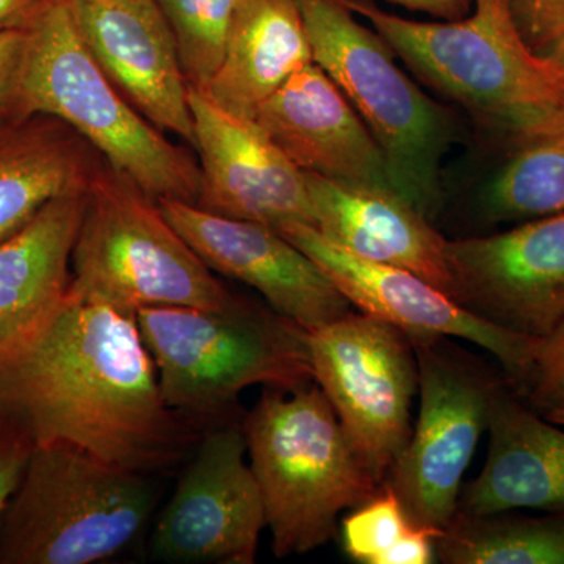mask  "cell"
Here are the masks:
<instances>
[{
  "label": "cell",
  "mask_w": 564,
  "mask_h": 564,
  "mask_svg": "<svg viewBox=\"0 0 564 564\" xmlns=\"http://www.w3.org/2000/svg\"><path fill=\"white\" fill-rule=\"evenodd\" d=\"M511 147L486 185L485 217L525 223L564 214V129L525 137Z\"/></svg>",
  "instance_id": "obj_24"
},
{
  "label": "cell",
  "mask_w": 564,
  "mask_h": 564,
  "mask_svg": "<svg viewBox=\"0 0 564 564\" xmlns=\"http://www.w3.org/2000/svg\"><path fill=\"white\" fill-rule=\"evenodd\" d=\"M280 232L321 267L356 311L391 323L411 340L455 337L478 345L502 364L516 391L524 383L541 337L486 322L419 274L358 258L313 226L299 223Z\"/></svg>",
  "instance_id": "obj_12"
},
{
  "label": "cell",
  "mask_w": 564,
  "mask_h": 564,
  "mask_svg": "<svg viewBox=\"0 0 564 564\" xmlns=\"http://www.w3.org/2000/svg\"><path fill=\"white\" fill-rule=\"evenodd\" d=\"M242 425L278 558L328 544L339 514L380 489L314 381L293 391L265 388Z\"/></svg>",
  "instance_id": "obj_4"
},
{
  "label": "cell",
  "mask_w": 564,
  "mask_h": 564,
  "mask_svg": "<svg viewBox=\"0 0 564 564\" xmlns=\"http://www.w3.org/2000/svg\"><path fill=\"white\" fill-rule=\"evenodd\" d=\"M20 115L62 121L154 202H198V163L111 84L82 41L68 0H47L25 28Z\"/></svg>",
  "instance_id": "obj_3"
},
{
  "label": "cell",
  "mask_w": 564,
  "mask_h": 564,
  "mask_svg": "<svg viewBox=\"0 0 564 564\" xmlns=\"http://www.w3.org/2000/svg\"><path fill=\"white\" fill-rule=\"evenodd\" d=\"M415 13L429 14L440 21H454L473 11L474 0H389Z\"/></svg>",
  "instance_id": "obj_31"
},
{
  "label": "cell",
  "mask_w": 564,
  "mask_h": 564,
  "mask_svg": "<svg viewBox=\"0 0 564 564\" xmlns=\"http://www.w3.org/2000/svg\"><path fill=\"white\" fill-rule=\"evenodd\" d=\"M304 173L315 229L367 261L410 270L451 296L447 242L432 220L397 193Z\"/></svg>",
  "instance_id": "obj_19"
},
{
  "label": "cell",
  "mask_w": 564,
  "mask_h": 564,
  "mask_svg": "<svg viewBox=\"0 0 564 564\" xmlns=\"http://www.w3.org/2000/svg\"><path fill=\"white\" fill-rule=\"evenodd\" d=\"M199 155L196 206L221 217L281 229L315 228L304 173L252 118L223 109L203 88H188Z\"/></svg>",
  "instance_id": "obj_14"
},
{
  "label": "cell",
  "mask_w": 564,
  "mask_h": 564,
  "mask_svg": "<svg viewBox=\"0 0 564 564\" xmlns=\"http://www.w3.org/2000/svg\"><path fill=\"white\" fill-rule=\"evenodd\" d=\"M77 32L111 84L159 131L195 144L176 36L158 0H68Z\"/></svg>",
  "instance_id": "obj_16"
},
{
  "label": "cell",
  "mask_w": 564,
  "mask_h": 564,
  "mask_svg": "<svg viewBox=\"0 0 564 564\" xmlns=\"http://www.w3.org/2000/svg\"><path fill=\"white\" fill-rule=\"evenodd\" d=\"M544 415L547 421L554 422L555 425L564 426V410L551 411V413H545Z\"/></svg>",
  "instance_id": "obj_33"
},
{
  "label": "cell",
  "mask_w": 564,
  "mask_h": 564,
  "mask_svg": "<svg viewBox=\"0 0 564 564\" xmlns=\"http://www.w3.org/2000/svg\"><path fill=\"white\" fill-rule=\"evenodd\" d=\"M413 522L388 484L370 499L352 508L340 524L345 554L361 564H384L386 556L402 540Z\"/></svg>",
  "instance_id": "obj_26"
},
{
  "label": "cell",
  "mask_w": 564,
  "mask_h": 564,
  "mask_svg": "<svg viewBox=\"0 0 564 564\" xmlns=\"http://www.w3.org/2000/svg\"><path fill=\"white\" fill-rule=\"evenodd\" d=\"M243 425L223 423L198 451L155 525L152 551L176 564H252L265 508Z\"/></svg>",
  "instance_id": "obj_11"
},
{
  "label": "cell",
  "mask_w": 564,
  "mask_h": 564,
  "mask_svg": "<svg viewBox=\"0 0 564 564\" xmlns=\"http://www.w3.org/2000/svg\"><path fill=\"white\" fill-rule=\"evenodd\" d=\"M159 207L212 272L256 289L273 311L304 329L350 313V302L321 267L276 229L176 199H162Z\"/></svg>",
  "instance_id": "obj_15"
},
{
  "label": "cell",
  "mask_w": 564,
  "mask_h": 564,
  "mask_svg": "<svg viewBox=\"0 0 564 564\" xmlns=\"http://www.w3.org/2000/svg\"><path fill=\"white\" fill-rule=\"evenodd\" d=\"M423 82L508 141L564 129V70L534 54L508 0H474L454 21L408 20L345 0Z\"/></svg>",
  "instance_id": "obj_2"
},
{
  "label": "cell",
  "mask_w": 564,
  "mask_h": 564,
  "mask_svg": "<svg viewBox=\"0 0 564 564\" xmlns=\"http://www.w3.org/2000/svg\"><path fill=\"white\" fill-rule=\"evenodd\" d=\"M70 270V291L133 313L150 306L226 311L243 302L214 276L159 203L106 162L88 187Z\"/></svg>",
  "instance_id": "obj_8"
},
{
  "label": "cell",
  "mask_w": 564,
  "mask_h": 564,
  "mask_svg": "<svg viewBox=\"0 0 564 564\" xmlns=\"http://www.w3.org/2000/svg\"><path fill=\"white\" fill-rule=\"evenodd\" d=\"M0 352H2V348H0Z\"/></svg>",
  "instance_id": "obj_34"
},
{
  "label": "cell",
  "mask_w": 564,
  "mask_h": 564,
  "mask_svg": "<svg viewBox=\"0 0 564 564\" xmlns=\"http://www.w3.org/2000/svg\"><path fill=\"white\" fill-rule=\"evenodd\" d=\"M35 448L31 437L9 419L0 417V525Z\"/></svg>",
  "instance_id": "obj_29"
},
{
  "label": "cell",
  "mask_w": 564,
  "mask_h": 564,
  "mask_svg": "<svg viewBox=\"0 0 564 564\" xmlns=\"http://www.w3.org/2000/svg\"><path fill=\"white\" fill-rule=\"evenodd\" d=\"M419 364L417 421L384 484L413 524L443 532L458 513L463 478L502 378L451 337L413 340Z\"/></svg>",
  "instance_id": "obj_10"
},
{
  "label": "cell",
  "mask_w": 564,
  "mask_h": 564,
  "mask_svg": "<svg viewBox=\"0 0 564 564\" xmlns=\"http://www.w3.org/2000/svg\"><path fill=\"white\" fill-rule=\"evenodd\" d=\"M313 62L296 0H239L220 66L199 88L223 109L254 118L263 101Z\"/></svg>",
  "instance_id": "obj_21"
},
{
  "label": "cell",
  "mask_w": 564,
  "mask_h": 564,
  "mask_svg": "<svg viewBox=\"0 0 564 564\" xmlns=\"http://www.w3.org/2000/svg\"><path fill=\"white\" fill-rule=\"evenodd\" d=\"M451 296L500 328L545 337L564 321V214L447 242Z\"/></svg>",
  "instance_id": "obj_13"
},
{
  "label": "cell",
  "mask_w": 564,
  "mask_h": 564,
  "mask_svg": "<svg viewBox=\"0 0 564 564\" xmlns=\"http://www.w3.org/2000/svg\"><path fill=\"white\" fill-rule=\"evenodd\" d=\"M47 0H0V32L25 29Z\"/></svg>",
  "instance_id": "obj_32"
},
{
  "label": "cell",
  "mask_w": 564,
  "mask_h": 564,
  "mask_svg": "<svg viewBox=\"0 0 564 564\" xmlns=\"http://www.w3.org/2000/svg\"><path fill=\"white\" fill-rule=\"evenodd\" d=\"M25 29L0 32V128L21 120L20 77Z\"/></svg>",
  "instance_id": "obj_30"
},
{
  "label": "cell",
  "mask_w": 564,
  "mask_h": 564,
  "mask_svg": "<svg viewBox=\"0 0 564 564\" xmlns=\"http://www.w3.org/2000/svg\"><path fill=\"white\" fill-rule=\"evenodd\" d=\"M176 36L188 84L204 87L220 66L239 0H158Z\"/></svg>",
  "instance_id": "obj_25"
},
{
  "label": "cell",
  "mask_w": 564,
  "mask_h": 564,
  "mask_svg": "<svg viewBox=\"0 0 564 564\" xmlns=\"http://www.w3.org/2000/svg\"><path fill=\"white\" fill-rule=\"evenodd\" d=\"M534 54L564 70V0H508Z\"/></svg>",
  "instance_id": "obj_28"
},
{
  "label": "cell",
  "mask_w": 564,
  "mask_h": 564,
  "mask_svg": "<svg viewBox=\"0 0 564 564\" xmlns=\"http://www.w3.org/2000/svg\"><path fill=\"white\" fill-rule=\"evenodd\" d=\"M90 144L51 117L0 128V240L20 231L46 204L88 191L101 162Z\"/></svg>",
  "instance_id": "obj_22"
},
{
  "label": "cell",
  "mask_w": 564,
  "mask_h": 564,
  "mask_svg": "<svg viewBox=\"0 0 564 564\" xmlns=\"http://www.w3.org/2000/svg\"><path fill=\"white\" fill-rule=\"evenodd\" d=\"M87 192L54 199L20 231L0 240L2 350L28 337L68 295Z\"/></svg>",
  "instance_id": "obj_20"
},
{
  "label": "cell",
  "mask_w": 564,
  "mask_h": 564,
  "mask_svg": "<svg viewBox=\"0 0 564 564\" xmlns=\"http://www.w3.org/2000/svg\"><path fill=\"white\" fill-rule=\"evenodd\" d=\"M147 475L65 443L40 444L0 525V564H91L139 536L154 510Z\"/></svg>",
  "instance_id": "obj_7"
},
{
  "label": "cell",
  "mask_w": 564,
  "mask_h": 564,
  "mask_svg": "<svg viewBox=\"0 0 564 564\" xmlns=\"http://www.w3.org/2000/svg\"><path fill=\"white\" fill-rule=\"evenodd\" d=\"M488 432L484 469L463 488L458 513L564 514V432L541 419L507 377L494 389Z\"/></svg>",
  "instance_id": "obj_18"
},
{
  "label": "cell",
  "mask_w": 564,
  "mask_h": 564,
  "mask_svg": "<svg viewBox=\"0 0 564 564\" xmlns=\"http://www.w3.org/2000/svg\"><path fill=\"white\" fill-rule=\"evenodd\" d=\"M314 383L321 386L352 451L383 485L413 432L419 393L414 344L402 329L361 311L306 329Z\"/></svg>",
  "instance_id": "obj_9"
},
{
  "label": "cell",
  "mask_w": 564,
  "mask_h": 564,
  "mask_svg": "<svg viewBox=\"0 0 564 564\" xmlns=\"http://www.w3.org/2000/svg\"><path fill=\"white\" fill-rule=\"evenodd\" d=\"M313 61L347 96L383 150L397 187L426 218L443 206L454 126L395 62V52L345 0H296Z\"/></svg>",
  "instance_id": "obj_6"
},
{
  "label": "cell",
  "mask_w": 564,
  "mask_h": 564,
  "mask_svg": "<svg viewBox=\"0 0 564 564\" xmlns=\"http://www.w3.org/2000/svg\"><path fill=\"white\" fill-rule=\"evenodd\" d=\"M445 564H564V514L456 513L437 534Z\"/></svg>",
  "instance_id": "obj_23"
},
{
  "label": "cell",
  "mask_w": 564,
  "mask_h": 564,
  "mask_svg": "<svg viewBox=\"0 0 564 564\" xmlns=\"http://www.w3.org/2000/svg\"><path fill=\"white\" fill-rule=\"evenodd\" d=\"M518 392L538 413L564 410V321L541 337L532 369Z\"/></svg>",
  "instance_id": "obj_27"
},
{
  "label": "cell",
  "mask_w": 564,
  "mask_h": 564,
  "mask_svg": "<svg viewBox=\"0 0 564 564\" xmlns=\"http://www.w3.org/2000/svg\"><path fill=\"white\" fill-rule=\"evenodd\" d=\"M0 417L137 474L170 469L199 426L163 400L137 313L70 291L0 352Z\"/></svg>",
  "instance_id": "obj_1"
},
{
  "label": "cell",
  "mask_w": 564,
  "mask_h": 564,
  "mask_svg": "<svg viewBox=\"0 0 564 564\" xmlns=\"http://www.w3.org/2000/svg\"><path fill=\"white\" fill-rule=\"evenodd\" d=\"M137 322L163 400L195 425L225 417L251 386L293 391L314 381L306 329L272 307L150 306Z\"/></svg>",
  "instance_id": "obj_5"
},
{
  "label": "cell",
  "mask_w": 564,
  "mask_h": 564,
  "mask_svg": "<svg viewBox=\"0 0 564 564\" xmlns=\"http://www.w3.org/2000/svg\"><path fill=\"white\" fill-rule=\"evenodd\" d=\"M252 120L302 172L402 196L372 132L314 62L263 101Z\"/></svg>",
  "instance_id": "obj_17"
}]
</instances>
